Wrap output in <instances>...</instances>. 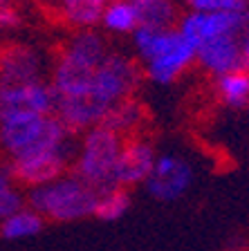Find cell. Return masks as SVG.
<instances>
[{
    "instance_id": "6da1fadb",
    "label": "cell",
    "mask_w": 249,
    "mask_h": 251,
    "mask_svg": "<svg viewBox=\"0 0 249 251\" xmlns=\"http://www.w3.org/2000/svg\"><path fill=\"white\" fill-rule=\"evenodd\" d=\"M99 191L83 182L74 173H65L63 177L38 188H29L27 206L43 215L45 222H79L92 218Z\"/></svg>"
},
{
    "instance_id": "7a4b0ae2",
    "label": "cell",
    "mask_w": 249,
    "mask_h": 251,
    "mask_svg": "<svg viewBox=\"0 0 249 251\" xmlns=\"http://www.w3.org/2000/svg\"><path fill=\"white\" fill-rule=\"evenodd\" d=\"M70 132L54 115L21 112L0 124V151L9 159L63 151Z\"/></svg>"
},
{
    "instance_id": "3957f363",
    "label": "cell",
    "mask_w": 249,
    "mask_h": 251,
    "mask_svg": "<svg viewBox=\"0 0 249 251\" xmlns=\"http://www.w3.org/2000/svg\"><path fill=\"white\" fill-rule=\"evenodd\" d=\"M121 144L124 139L104 124L85 130L72 173L97 191L114 186V166L119 162Z\"/></svg>"
},
{
    "instance_id": "277c9868",
    "label": "cell",
    "mask_w": 249,
    "mask_h": 251,
    "mask_svg": "<svg viewBox=\"0 0 249 251\" xmlns=\"http://www.w3.org/2000/svg\"><path fill=\"white\" fill-rule=\"evenodd\" d=\"M141 76L144 72L133 58H126L121 54H108L94 70L90 97L110 110L119 101L133 97V92L141 83Z\"/></svg>"
},
{
    "instance_id": "5b68a950",
    "label": "cell",
    "mask_w": 249,
    "mask_h": 251,
    "mask_svg": "<svg viewBox=\"0 0 249 251\" xmlns=\"http://www.w3.org/2000/svg\"><path fill=\"white\" fill-rule=\"evenodd\" d=\"M5 168L16 186L38 188V186H45V184L63 177L70 171V159H68L65 148H63V151L14 157V159L5 162Z\"/></svg>"
},
{
    "instance_id": "8992f818",
    "label": "cell",
    "mask_w": 249,
    "mask_h": 251,
    "mask_svg": "<svg viewBox=\"0 0 249 251\" xmlns=\"http://www.w3.org/2000/svg\"><path fill=\"white\" fill-rule=\"evenodd\" d=\"M144 184L148 195L157 202H177L191 188L193 168L184 157L168 152L155 159V166Z\"/></svg>"
},
{
    "instance_id": "52a82bcc",
    "label": "cell",
    "mask_w": 249,
    "mask_h": 251,
    "mask_svg": "<svg viewBox=\"0 0 249 251\" xmlns=\"http://www.w3.org/2000/svg\"><path fill=\"white\" fill-rule=\"evenodd\" d=\"M180 34L193 45H200L204 41H211L216 36L224 34H249V9L238 14H202V11H191L184 16L180 25Z\"/></svg>"
},
{
    "instance_id": "ba28073f",
    "label": "cell",
    "mask_w": 249,
    "mask_h": 251,
    "mask_svg": "<svg viewBox=\"0 0 249 251\" xmlns=\"http://www.w3.org/2000/svg\"><path fill=\"white\" fill-rule=\"evenodd\" d=\"M54 110H56V92L45 81L0 88V124L21 112L54 115Z\"/></svg>"
},
{
    "instance_id": "9c48e42d",
    "label": "cell",
    "mask_w": 249,
    "mask_h": 251,
    "mask_svg": "<svg viewBox=\"0 0 249 251\" xmlns=\"http://www.w3.org/2000/svg\"><path fill=\"white\" fill-rule=\"evenodd\" d=\"M155 146L144 135L126 137L121 144L119 162L114 166V186L133 188L146 182L155 166Z\"/></svg>"
},
{
    "instance_id": "30bf717a",
    "label": "cell",
    "mask_w": 249,
    "mask_h": 251,
    "mask_svg": "<svg viewBox=\"0 0 249 251\" xmlns=\"http://www.w3.org/2000/svg\"><path fill=\"white\" fill-rule=\"evenodd\" d=\"M41 78V56L29 45L16 41L0 43V88L27 85Z\"/></svg>"
},
{
    "instance_id": "8fae6325",
    "label": "cell",
    "mask_w": 249,
    "mask_h": 251,
    "mask_svg": "<svg viewBox=\"0 0 249 251\" xmlns=\"http://www.w3.org/2000/svg\"><path fill=\"white\" fill-rule=\"evenodd\" d=\"M94 70L72 54H68L61 45L54 50V70H52V90L61 99H74V97H85L92 88Z\"/></svg>"
},
{
    "instance_id": "7c38bea8",
    "label": "cell",
    "mask_w": 249,
    "mask_h": 251,
    "mask_svg": "<svg viewBox=\"0 0 249 251\" xmlns=\"http://www.w3.org/2000/svg\"><path fill=\"white\" fill-rule=\"evenodd\" d=\"M195 61L213 76L243 70V54H240V43L236 34H224V36L200 43L195 47Z\"/></svg>"
},
{
    "instance_id": "4fadbf2b",
    "label": "cell",
    "mask_w": 249,
    "mask_h": 251,
    "mask_svg": "<svg viewBox=\"0 0 249 251\" xmlns=\"http://www.w3.org/2000/svg\"><path fill=\"white\" fill-rule=\"evenodd\" d=\"M106 115H108V108L97 103L90 94L74 97V99H61V97H56L54 117L65 126V130L70 135L72 132H81V130H90V128L99 126Z\"/></svg>"
},
{
    "instance_id": "5bb4252c",
    "label": "cell",
    "mask_w": 249,
    "mask_h": 251,
    "mask_svg": "<svg viewBox=\"0 0 249 251\" xmlns=\"http://www.w3.org/2000/svg\"><path fill=\"white\" fill-rule=\"evenodd\" d=\"M193 61H195V45H193L191 41H187V38L177 31L171 47H168L164 54H160V56H155L153 61H148V72L146 74H148L155 83H171Z\"/></svg>"
},
{
    "instance_id": "9a60e30c",
    "label": "cell",
    "mask_w": 249,
    "mask_h": 251,
    "mask_svg": "<svg viewBox=\"0 0 249 251\" xmlns=\"http://www.w3.org/2000/svg\"><path fill=\"white\" fill-rule=\"evenodd\" d=\"M144 121H146L144 105L130 97V99H124L117 105H112L101 124H104L106 128H110V130H114L121 139H126V137L141 135Z\"/></svg>"
},
{
    "instance_id": "2e32d148",
    "label": "cell",
    "mask_w": 249,
    "mask_h": 251,
    "mask_svg": "<svg viewBox=\"0 0 249 251\" xmlns=\"http://www.w3.org/2000/svg\"><path fill=\"white\" fill-rule=\"evenodd\" d=\"M61 47L68 54H72L74 58H79L81 63L90 65V68H99L101 61L108 56L104 38L99 36L97 31H90V29H83V31H79V34H74V36L63 43Z\"/></svg>"
},
{
    "instance_id": "e0dca14e",
    "label": "cell",
    "mask_w": 249,
    "mask_h": 251,
    "mask_svg": "<svg viewBox=\"0 0 249 251\" xmlns=\"http://www.w3.org/2000/svg\"><path fill=\"white\" fill-rule=\"evenodd\" d=\"M137 14L139 27H155V29H171L177 18V9L173 0H130Z\"/></svg>"
},
{
    "instance_id": "ac0fdd59",
    "label": "cell",
    "mask_w": 249,
    "mask_h": 251,
    "mask_svg": "<svg viewBox=\"0 0 249 251\" xmlns=\"http://www.w3.org/2000/svg\"><path fill=\"white\" fill-rule=\"evenodd\" d=\"M43 226H45L43 215H38L31 206H23L21 211L0 220V238H5V240H25V238L41 233Z\"/></svg>"
},
{
    "instance_id": "d6986e66",
    "label": "cell",
    "mask_w": 249,
    "mask_h": 251,
    "mask_svg": "<svg viewBox=\"0 0 249 251\" xmlns=\"http://www.w3.org/2000/svg\"><path fill=\"white\" fill-rule=\"evenodd\" d=\"M108 0H61L58 16L72 27H92L104 18Z\"/></svg>"
},
{
    "instance_id": "ffe728a7",
    "label": "cell",
    "mask_w": 249,
    "mask_h": 251,
    "mask_svg": "<svg viewBox=\"0 0 249 251\" xmlns=\"http://www.w3.org/2000/svg\"><path fill=\"white\" fill-rule=\"evenodd\" d=\"M128 209H130V193H128V188L110 186V188L99 191L92 218L104 220V222H114V220H119Z\"/></svg>"
},
{
    "instance_id": "44dd1931",
    "label": "cell",
    "mask_w": 249,
    "mask_h": 251,
    "mask_svg": "<svg viewBox=\"0 0 249 251\" xmlns=\"http://www.w3.org/2000/svg\"><path fill=\"white\" fill-rule=\"evenodd\" d=\"M218 97L222 103L231 108H245L249 103V72L247 70H236L218 76Z\"/></svg>"
},
{
    "instance_id": "7402d4cb",
    "label": "cell",
    "mask_w": 249,
    "mask_h": 251,
    "mask_svg": "<svg viewBox=\"0 0 249 251\" xmlns=\"http://www.w3.org/2000/svg\"><path fill=\"white\" fill-rule=\"evenodd\" d=\"M177 31L175 29H155V27H137L135 29V45L141 58L153 61L155 56L164 54L171 47L173 38Z\"/></svg>"
},
{
    "instance_id": "603a6c76",
    "label": "cell",
    "mask_w": 249,
    "mask_h": 251,
    "mask_svg": "<svg viewBox=\"0 0 249 251\" xmlns=\"http://www.w3.org/2000/svg\"><path fill=\"white\" fill-rule=\"evenodd\" d=\"M104 25L112 31H135L139 27V21H137V14L130 5V0H114L110 7H106L104 11Z\"/></svg>"
},
{
    "instance_id": "cb8c5ba5",
    "label": "cell",
    "mask_w": 249,
    "mask_h": 251,
    "mask_svg": "<svg viewBox=\"0 0 249 251\" xmlns=\"http://www.w3.org/2000/svg\"><path fill=\"white\" fill-rule=\"evenodd\" d=\"M193 11L202 14H238L249 9L247 0H187Z\"/></svg>"
},
{
    "instance_id": "d4e9b609",
    "label": "cell",
    "mask_w": 249,
    "mask_h": 251,
    "mask_svg": "<svg viewBox=\"0 0 249 251\" xmlns=\"http://www.w3.org/2000/svg\"><path fill=\"white\" fill-rule=\"evenodd\" d=\"M16 25H21L18 11L11 9L9 5H0V29H5V27H16Z\"/></svg>"
},
{
    "instance_id": "484cf974",
    "label": "cell",
    "mask_w": 249,
    "mask_h": 251,
    "mask_svg": "<svg viewBox=\"0 0 249 251\" xmlns=\"http://www.w3.org/2000/svg\"><path fill=\"white\" fill-rule=\"evenodd\" d=\"M240 54H243V70L249 72V34H245V41L240 43Z\"/></svg>"
},
{
    "instance_id": "4316f807",
    "label": "cell",
    "mask_w": 249,
    "mask_h": 251,
    "mask_svg": "<svg viewBox=\"0 0 249 251\" xmlns=\"http://www.w3.org/2000/svg\"><path fill=\"white\" fill-rule=\"evenodd\" d=\"M0 5H9V0H0Z\"/></svg>"
}]
</instances>
